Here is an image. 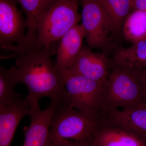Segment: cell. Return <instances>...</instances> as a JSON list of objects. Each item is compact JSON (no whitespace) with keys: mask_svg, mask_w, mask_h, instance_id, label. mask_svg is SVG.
Returning <instances> with one entry per match:
<instances>
[{"mask_svg":"<svg viewBox=\"0 0 146 146\" xmlns=\"http://www.w3.org/2000/svg\"><path fill=\"white\" fill-rule=\"evenodd\" d=\"M92 146H146V141L119 127L100 124L91 140Z\"/></svg>","mask_w":146,"mask_h":146,"instance_id":"12","label":"cell"},{"mask_svg":"<svg viewBox=\"0 0 146 146\" xmlns=\"http://www.w3.org/2000/svg\"><path fill=\"white\" fill-rule=\"evenodd\" d=\"M110 66L121 67L132 71L146 70V40L136 42L128 48L116 50Z\"/></svg>","mask_w":146,"mask_h":146,"instance_id":"14","label":"cell"},{"mask_svg":"<svg viewBox=\"0 0 146 146\" xmlns=\"http://www.w3.org/2000/svg\"><path fill=\"white\" fill-rule=\"evenodd\" d=\"M109 21L111 33L115 36L122 35L124 24L133 11L131 0H98Z\"/></svg>","mask_w":146,"mask_h":146,"instance_id":"15","label":"cell"},{"mask_svg":"<svg viewBox=\"0 0 146 146\" xmlns=\"http://www.w3.org/2000/svg\"><path fill=\"white\" fill-rule=\"evenodd\" d=\"M16 0H0V48L7 53L26 39L28 23Z\"/></svg>","mask_w":146,"mask_h":146,"instance_id":"7","label":"cell"},{"mask_svg":"<svg viewBox=\"0 0 146 146\" xmlns=\"http://www.w3.org/2000/svg\"><path fill=\"white\" fill-rule=\"evenodd\" d=\"M68 146H92L90 143V141H85L82 142H78L72 144Z\"/></svg>","mask_w":146,"mask_h":146,"instance_id":"21","label":"cell"},{"mask_svg":"<svg viewBox=\"0 0 146 146\" xmlns=\"http://www.w3.org/2000/svg\"><path fill=\"white\" fill-rule=\"evenodd\" d=\"M135 72L137 73L142 86L143 100L146 102V70H140Z\"/></svg>","mask_w":146,"mask_h":146,"instance_id":"19","label":"cell"},{"mask_svg":"<svg viewBox=\"0 0 146 146\" xmlns=\"http://www.w3.org/2000/svg\"><path fill=\"white\" fill-rule=\"evenodd\" d=\"M82 20L85 37L90 49H108L111 33L109 21L98 0H81Z\"/></svg>","mask_w":146,"mask_h":146,"instance_id":"6","label":"cell"},{"mask_svg":"<svg viewBox=\"0 0 146 146\" xmlns=\"http://www.w3.org/2000/svg\"><path fill=\"white\" fill-rule=\"evenodd\" d=\"M60 102L51 100L44 110L40 109L39 106L31 108L30 124L23 129L25 139L23 146H52L49 141L51 121Z\"/></svg>","mask_w":146,"mask_h":146,"instance_id":"8","label":"cell"},{"mask_svg":"<svg viewBox=\"0 0 146 146\" xmlns=\"http://www.w3.org/2000/svg\"><path fill=\"white\" fill-rule=\"evenodd\" d=\"M122 35L132 44L146 40V9L134 10L124 24Z\"/></svg>","mask_w":146,"mask_h":146,"instance_id":"16","label":"cell"},{"mask_svg":"<svg viewBox=\"0 0 146 146\" xmlns=\"http://www.w3.org/2000/svg\"><path fill=\"white\" fill-rule=\"evenodd\" d=\"M21 5L25 13L28 23L27 32L32 33L36 32L37 18L48 10L58 0H16Z\"/></svg>","mask_w":146,"mask_h":146,"instance_id":"17","label":"cell"},{"mask_svg":"<svg viewBox=\"0 0 146 146\" xmlns=\"http://www.w3.org/2000/svg\"><path fill=\"white\" fill-rule=\"evenodd\" d=\"M80 0H58L51 7L42 13L36 21L38 48L55 46L73 27L82 20L79 13Z\"/></svg>","mask_w":146,"mask_h":146,"instance_id":"3","label":"cell"},{"mask_svg":"<svg viewBox=\"0 0 146 146\" xmlns=\"http://www.w3.org/2000/svg\"><path fill=\"white\" fill-rule=\"evenodd\" d=\"M100 123L61 101L52 117L49 141L52 146H68L89 141Z\"/></svg>","mask_w":146,"mask_h":146,"instance_id":"2","label":"cell"},{"mask_svg":"<svg viewBox=\"0 0 146 146\" xmlns=\"http://www.w3.org/2000/svg\"><path fill=\"white\" fill-rule=\"evenodd\" d=\"M111 67L112 70L102 93L106 115L108 112L127 108L143 100L142 86L136 72L117 66Z\"/></svg>","mask_w":146,"mask_h":146,"instance_id":"5","label":"cell"},{"mask_svg":"<svg viewBox=\"0 0 146 146\" xmlns=\"http://www.w3.org/2000/svg\"><path fill=\"white\" fill-rule=\"evenodd\" d=\"M133 10L146 9V0H131Z\"/></svg>","mask_w":146,"mask_h":146,"instance_id":"20","label":"cell"},{"mask_svg":"<svg viewBox=\"0 0 146 146\" xmlns=\"http://www.w3.org/2000/svg\"><path fill=\"white\" fill-rule=\"evenodd\" d=\"M17 83L8 69L0 68V106L10 105L23 98L15 90Z\"/></svg>","mask_w":146,"mask_h":146,"instance_id":"18","label":"cell"},{"mask_svg":"<svg viewBox=\"0 0 146 146\" xmlns=\"http://www.w3.org/2000/svg\"><path fill=\"white\" fill-rule=\"evenodd\" d=\"M60 72L67 92V103L100 124L106 116L102 102L104 84L86 78L70 70Z\"/></svg>","mask_w":146,"mask_h":146,"instance_id":"4","label":"cell"},{"mask_svg":"<svg viewBox=\"0 0 146 146\" xmlns=\"http://www.w3.org/2000/svg\"><path fill=\"white\" fill-rule=\"evenodd\" d=\"M103 123L128 131L146 141V102L108 112Z\"/></svg>","mask_w":146,"mask_h":146,"instance_id":"9","label":"cell"},{"mask_svg":"<svg viewBox=\"0 0 146 146\" xmlns=\"http://www.w3.org/2000/svg\"><path fill=\"white\" fill-rule=\"evenodd\" d=\"M85 32L82 24L71 29L61 38L54 65L59 71L70 70L82 47Z\"/></svg>","mask_w":146,"mask_h":146,"instance_id":"13","label":"cell"},{"mask_svg":"<svg viewBox=\"0 0 146 146\" xmlns=\"http://www.w3.org/2000/svg\"><path fill=\"white\" fill-rule=\"evenodd\" d=\"M55 46L38 48L33 45L16 46L1 58H16V66L9 71L17 84L28 89L26 99L31 108L39 106L41 98L68 102V96L60 71L52 61L56 53Z\"/></svg>","mask_w":146,"mask_h":146,"instance_id":"1","label":"cell"},{"mask_svg":"<svg viewBox=\"0 0 146 146\" xmlns=\"http://www.w3.org/2000/svg\"><path fill=\"white\" fill-rule=\"evenodd\" d=\"M30 105L23 98L8 106H0V146H10L18 125L29 115Z\"/></svg>","mask_w":146,"mask_h":146,"instance_id":"11","label":"cell"},{"mask_svg":"<svg viewBox=\"0 0 146 146\" xmlns=\"http://www.w3.org/2000/svg\"><path fill=\"white\" fill-rule=\"evenodd\" d=\"M110 66V61L105 53L93 52L89 47L82 46L70 70L86 78L105 84L108 79Z\"/></svg>","mask_w":146,"mask_h":146,"instance_id":"10","label":"cell"}]
</instances>
